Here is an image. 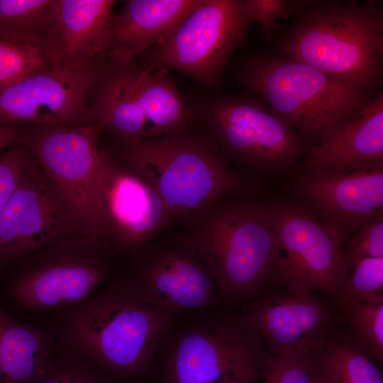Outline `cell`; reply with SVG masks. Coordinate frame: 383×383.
Instances as JSON below:
<instances>
[{
  "instance_id": "6da1fadb",
  "label": "cell",
  "mask_w": 383,
  "mask_h": 383,
  "mask_svg": "<svg viewBox=\"0 0 383 383\" xmlns=\"http://www.w3.org/2000/svg\"><path fill=\"white\" fill-rule=\"evenodd\" d=\"M114 155L155 191L172 221L187 222L222 199L255 191L250 182L229 167L207 131L194 124L135 143L118 144Z\"/></svg>"
},
{
  "instance_id": "7a4b0ae2",
  "label": "cell",
  "mask_w": 383,
  "mask_h": 383,
  "mask_svg": "<svg viewBox=\"0 0 383 383\" xmlns=\"http://www.w3.org/2000/svg\"><path fill=\"white\" fill-rule=\"evenodd\" d=\"M293 13L291 26L275 44L278 55L379 88L383 69L379 1H295Z\"/></svg>"
},
{
  "instance_id": "3957f363",
  "label": "cell",
  "mask_w": 383,
  "mask_h": 383,
  "mask_svg": "<svg viewBox=\"0 0 383 383\" xmlns=\"http://www.w3.org/2000/svg\"><path fill=\"white\" fill-rule=\"evenodd\" d=\"M187 223L185 237L212 276L218 298L246 300L280 282L282 255L267 204L229 197Z\"/></svg>"
},
{
  "instance_id": "277c9868",
  "label": "cell",
  "mask_w": 383,
  "mask_h": 383,
  "mask_svg": "<svg viewBox=\"0 0 383 383\" xmlns=\"http://www.w3.org/2000/svg\"><path fill=\"white\" fill-rule=\"evenodd\" d=\"M177 316L128 299L111 282L71 307L57 330L55 349L105 376L130 379L147 367Z\"/></svg>"
},
{
  "instance_id": "5b68a950",
  "label": "cell",
  "mask_w": 383,
  "mask_h": 383,
  "mask_svg": "<svg viewBox=\"0 0 383 383\" xmlns=\"http://www.w3.org/2000/svg\"><path fill=\"white\" fill-rule=\"evenodd\" d=\"M240 79L311 145L342 128L377 91L279 55L252 57L244 65Z\"/></svg>"
},
{
  "instance_id": "8992f818",
  "label": "cell",
  "mask_w": 383,
  "mask_h": 383,
  "mask_svg": "<svg viewBox=\"0 0 383 383\" xmlns=\"http://www.w3.org/2000/svg\"><path fill=\"white\" fill-rule=\"evenodd\" d=\"M102 121L83 126H28L25 144L69 209L81 236L110 253L99 204ZM112 254V253H111Z\"/></svg>"
},
{
  "instance_id": "52a82bcc",
  "label": "cell",
  "mask_w": 383,
  "mask_h": 383,
  "mask_svg": "<svg viewBox=\"0 0 383 383\" xmlns=\"http://www.w3.org/2000/svg\"><path fill=\"white\" fill-rule=\"evenodd\" d=\"M195 111L226 160L268 174L296 172L311 145L264 103L222 96Z\"/></svg>"
},
{
  "instance_id": "ba28073f",
  "label": "cell",
  "mask_w": 383,
  "mask_h": 383,
  "mask_svg": "<svg viewBox=\"0 0 383 383\" xmlns=\"http://www.w3.org/2000/svg\"><path fill=\"white\" fill-rule=\"evenodd\" d=\"M268 355L242 316L195 323L174 340L168 357L171 383H254L265 372Z\"/></svg>"
},
{
  "instance_id": "9c48e42d",
  "label": "cell",
  "mask_w": 383,
  "mask_h": 383,
  "mask_svg": "<svg viewBox=\"0 0 383 383\" xmlns=\"http://www.w3.org/2000/svg\"><path fill=\"white\" fill-rule=\"evenodd\" d=\"M251 25L243 0H201L168 39L137 58L146 66L213 84Z\"/></svg>"
},
{
  "instance_id": "30bf717a",
  "label": "cell",
  "mask_w": 383,
  "mask_h": 383,
  "mask_svg": "<svg viewBox=\"0 0 383 383\" xmlns=\"http://www.w3.org/2000/svg\"><path fill=\"white\" fill-rule=\"evenodd\" d=\"M132 255L128 272L112 281L128 299L176 314L218 299L212 276L185 236L153 240Z\"/></svg>"
},
{
  "instance_id": "8fae6325",
  "label": "cell",
  "mask_w": 383,
  "mask_h": 383,
  "mask_svg": "<svg viewBox=\"0 0 383 383\" xmlns=\"http://www.w3.org/2000/svg\"><path fill=\"white\" fill-rule=\"evenodd\" d=\"M111 255L79 237L52 244L28 256L11 282V295L38 311L83 303L108 277Z\"/></svg>"
},
{
  "instance_id": "7c38bea8",
  "label": "cell",
  "mask_w": 383,
  "mask_h": 383,
  "mask_svg": "<svg viewBox=\"0 0 383 383\" xmlns=\"http://www.w3.org/2000/svg\"><path fill=\"white\" fill-rule=\"evenodd\" d=\"M267 206L281 251L280 282L292 290L323 293L335 304L349 274L340 240L301 204Z\"/></svg>"
},
{
  "instance_id": "4fadbf2b",
  "label": "cell",
  "mask_w": 383,
  "mask_h": 383,
  "mask_svg": "<svg viewBox=\"0 0 383 383\" xmlns=\"http://www.w3.org/2000/svg\"><path fill=\"white\" fill-rule=\"evenodd\" d=\"M78 237L83 238L74 218L33 155L0 213V268Z\"/></svg>"
},
{
  "instance_id": "5bb4252c",
  "label": "cell",
  "mask_w": 383,
  "mask_h": 383,
  "mask_svg": "<svg viewBox=\"0 0 383 383\" xmlns=\"http://www.w3.org/2000/svg\"><path fill=\"white\" fill-rule=\"evenodd\" d=\"M103 56L82 65L52 67L1 87L0 123L83 126L97 123L88 92Z\"/></svg>"
},
{
  "instance_id": "9a60e30c",
  "label": "cell",
  "mask_w": 383,
  "mask_h": 383,
  "mask_svg": "<svg viewBox=\"0 0 383 383\" xmlns=\"http://www.w3.org/2000/svg\"><path fill=\"white\" fill-rule=\"evenodd\" d=\"M99 204L111 253L133 254L172 222L159 195L114 155L99 148Z\"/></svg>"
},
{
  "instance_id": "2e32d148",
  "label": "cell",
  "mask_w": 383,
  "mask_h": 383,
  "mask_svg": "<svg viewBox=\"0 0 383 383\" xmlns=\"http://www.w3.org/2000/svg\"><path fill=\"white\" fill-rule=\"evenodd\" d=\"M299 174L301 204L342 243L383 213V162Z\"/></svg>"
},
{
  "instance_id": "e0dca14e",
  "label": "cell",
  "mask_w": 383,
  "mask_h": 383,
  "mask_svg": "<svg viewBox=\"0 0 383 383\" xmlns=\"http://www.w3.org/2000/svg\"><path fill=\"white\" fill-rule=\"evenodd\" d=\"M241 316L274 355L311 348L338 317L326 296L292 289L258 298Z\"/></svg>"
},
{
  "instance_id": "ac0fdd59",
  "label": "cell",
  "mask_w": 383,
  "mask_h": 383,
  "mask_svg": "<svg viewBox=\"0 0 383 383\" xmlns=\"http://www.w3.org/2000/svg\"><path fill=\"white\" fill-rule=\"evenodd\" d=\"M112 0H55L43 34L54 66L82 65L107 53Z\"/></svg>"
},
{
  "instance_id": "d6986e66",
  "label": "cell",
  "mask_w": 383,
  "mask_h": 383,
  "mask_svg": "<svg viewBox=\"0 0 383 383\" xmlns=\"http://www.w3.org/2000/svg\"><path fill=\"white\" fill-rule=\"evenodd\" d=\"M138 60L104 55L99 61L88 92V103L96 121L105 123L119 145L149 138L148 126L136 93Z\"/></svg>"
},
{
  "instance_id": "ffe728a7",
  "label": "cell",
  "mask_w": 383,
  "mask_h": 383,
  "mask_svg": "<svg viewBox=\"0 0 383 383\" xmlns=\"http://www.w3.org/2000/svg\"><path fill=\"white\" fill-rule=\"evenodd\" d=\"M201 0H130L113 14L109 57L130 60L168 39Z\"/></svg>"
},
{
  "instance_id": "44dd1931",
  "label": "cell",
  "mask_w": 383,
  "mask_h": 383,
  "mask_svg": "<svg viewBox=\"0 0 383 383\" xmlns=\"http://www.w3.org/2000/svg\"><path fill=\"white\" fill-rule=\"evenodd\" d=\"M383 162V94H376L348 123L311 145L296 173Z\"/></svg>"
},
{
  "instance_id": "7402d4cb",
  "label": "cell",
  "mask_w": 383,
  "mask_h": 383,
  "mask_svg": "<svg viewBox=\"0 0 383 383\" xmlns=\"http://www.w3.org/2000/svg\"><path fill=\"white\" fill-rule=\"evenodd\" d=\"M57 331L15 320L0 304V383H38L50 370Z\"/></svg>"
},
{
  "instance_id": "603a6c76",
  "label": "cell",
  "mask_w": 383,
  "mask_h": 383,
  "mask_svg": "<svg viewBox=\"0 0 383 383\" xmlns=\"http://www.w3.org/2000/svg\"><path fill=\"white\" fill-rule=\"evenodd\" d=\"M138 62L136 93L148 123L149 138L193 125L197 119L196 113L187 103L168 70Z\"/></svg>"
},
{
  "instance_id": "cb8c5ba5",
  "label": "cell",
  "mask_w": 383,
  "mask_h": 383,
  "mask_svg": "<svg viewBox=\"0 0 383 383\" xmlns=\"http://www.w3.org/2000/svg\"><path fill=\"white\" fill-rule=\"evenodd\" d=\"M314 383H383L382 372L337 326L310 348Z\"/></svg>"
},
{
  "instance_id": "d4e9b609",
  "label": "cell",
  "mask_w": 383,
  "mask_h": 383,
  "mask_svg": "<svg viewBox=\"0 0 383 383\" xmlns=\"http://www.w3.org/2000/svg\"><path fill=\"white\" fill-rule=\"evenodd\" d=\"M52 67L43 35L0 29V87Z\"/></svg>"
},
{
  "instance_id": "484cf974",
  "label": "cell",
  "mask_w": 383,
  "mask_h": 383,
  "mask_svg": "<svg viewBox=\"0 0 383 383\" xmlns=\"http://www.w3.org/2000/svg\"><path fill=\"white\" fill-rule=\"evenodd\" d=\"M346 330L359 347L375 362L383 359V296L343 307Z\"/></svg>"
},
{
  "instance_id": "4316f807",
  "label": "cell",
  "mask_w": 383,
  "mask_h": 383,
  "mask_svg": "<svg viewBox=\"0 0 383 383\" xmlns=\"http://www.w3.org/2000/svg\"><path fill=\"white\" fill-rule=\"evenodd\" d=\"M55 0H0V29L43 35Z\"/></svg>"
},
{
  "instance_id": "83f0119b",
  "label": "cell",
  "mask_w": 383,
  "mask_h": 383,
  "mask_svg": "<svg viewBox=\"0 0 383 383\" xmlns=\"http://www.w3.org/2000/svg\"><path fill=\"white\" fill-rule=\"evenodd\" d=\"M352 270L335 302L339 310L348 305L370 301L383 296V257L357 260Z\"/></svg>"
},
{
  "instance_id": "f1b7e54d",
  "label": "cell",
  "mask_w": 383,
  "mask_h": 383,
  "mask_svg": "<svg viewBox=\"0 0 383 383\" xmlns=\"http://www.w3.org/2000/svg\"><path fill=\"white\" fill-rule=\"evenodd\" d=\"M346 240L340 251L349 272L357 260L383 257V213L359 228Z\"/></svg>"
},
{
  "instance_id": "f546056e",
  "label": "cell",
  "mask_w": 383,
  "mask_h": 383,
  "mask_svg": "<svg viewBox=\"0 0 383 383\" xmlns=\"http://www.w3.org/2000/svg\"><path fill=\"white\" fill-rule=\"evenodd\" d=\"M310 348L270 355L264 383H314Z\"/></svg>"
},
{
  "instance_id": "4dcf8cb0",
  "label": "cell",
  "mask_w": 383,
  "mask_h": 383,
  "mask_svg": "<svg viewBox=\"0 0 383 383\" xmlns=\"http://www.w3.org/2000/svg\"><path fill=\"white\" fill-rule=\"evenodd\" d=\"M105 377L80 358L55 349L52 366L38 383H105Z\"/></svg>"
},
{
  "instance_id": "1f68e13d",
  "label": "cell",
  "mask_w": 383,
  "mask_h": 383,
  "mask_svg": "<svg viewBox=\"0 0 383 383\" xmlns=\"http://www.w3.org/2000/svg\"><path fill=\"white\" fill-rule=\"evenodd\" d=\"M33 154L23 143L0 154V213L21 182Z\"/></svg>"
},
{
  "instance_id": "d6a6232c",
  "label": "cell",
  "mask_w": 383,
  "mask_h": 383,
  "mask_svg": "<svg viewBox=\"0 0 383 383\" xmlns=\"http://www.w3.org/2000/svg\"><path fill=\"white\" fill-rule=\"evenodd\" d=\"M245 12L252 23L260 27L262 39L271 41L277 21L285 19L294 13L295 1L289 0H243Z\"/></svg>"
},
{
  "instance_id": "836d02e7",
  "label": "cell",
  "mask_w": 383,
  "mask_h": 383,
  "mask_svg": "<svg viewBox=\"0 0 383 383\" xmlns=\"http://www.w3.org/2000/svg\"><path fill=\"white\" fill-rule=\"evenodd\" d=\"M28 126L0 123V152L23 141Z\"/></svg>"
},
{
  "instance_id": "e575fe53",
  "label": "cell",
  "mask_w": 383,
  "mask_h": 383,
  "mask_svg": "<svg viewBox=\"0 0 383 383\" xmlns=\"http://www.w3.org/2000/svg\"><path fill=\"white\" fill-rule=\"evenodd\" d=\"M215 383H239V382H215Z\"/></svg>"
}]
</instances>
